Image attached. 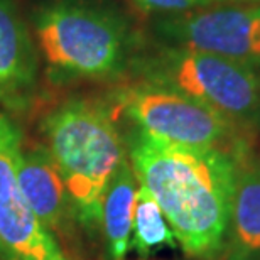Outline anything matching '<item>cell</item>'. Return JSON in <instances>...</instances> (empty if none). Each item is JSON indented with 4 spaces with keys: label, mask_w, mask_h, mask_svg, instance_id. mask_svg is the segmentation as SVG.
Returning a JSON list of instances; mask_svg holds the SVG:
<instances>
[{
    "label": "cell",
    "mask_w": 260,
    "mask_h": 260,
    "mask_svg": "<svg viewBox=\"0 0 260 260\" xmlns=\"http://www.w3.org/2000/svg\"><path fill=\"white\" fill-rule=\"evenodd\" d=\"M123 140L135 178L157 201L178 245L191 257L221 253L245 152L171 144L135 127Z\"/></svg>",
    "instance_id": "1"
},
{
    "label": "cell",
    "mask_w": 260,
    "mask_h": 260,
    "mask_svg": "<svg viewBox=\"0 0 260 260\" xmlns=\"http://www.w3.org/2000/svg\"><path fill=\"white\" fill-rule=\"evenodd\" d=\"M41 130L63 178L78 226L96 238L103 194L127 159L115 112L103 102L73 98L53 108Z\"/></svg>",
    "instance_id": "2"
},
{
    "label": "cell",
    "mask_w": 260,
    "mask_h": 260,
    "mask_svg": "<svg viewBox=\"0 0 260 260\" xmlns=\"http://www.w3.org/2000/svg\"><path fill=\"white\" fill-rule=\"evenodd\" d=\"M34 32L54 83L117 78L130 70L137 48L127 20L98 4L59 0L34 15Z\"/></svg>",
    "instance_id": "3"
},
{
    "label": "cell",
    "mask_w": 260,
    "mask_h": 260,
    "mask_svg": "<svg viewBox=\"0 0 260 260\" xmlns=\"http://www.w3.org/2000/svg\"><path fill=\"white\" fill-rule=\"evenodd\" d=\"M139 80L178 90L205 103L250 135L260 130V71L223 56L157 43L135 53Z\"/></svg>",
    "instance_id": "4"
},
{
    "label": "cell",
    "mask_w": 260,
    "mask_h": 260,
    "mask_svg": "<svg viewBox=\"0 0 260 260\" xmlns=\"http://www.w3.org/2000/svg\"><path fill=\"white\" fill-rule=\"evenodd\" d=\"M110 107L150 137L188 147L250 150L248 134L205 103L173 88L139 80L112 93Z\"/></svg>",
    "instance_id": "5"
},
{
    "label": "cell",
    "mask_w": 260,
    "mask_h": 260,
    "mask_svg": "<svg viewBox=\"0 0 260 260\" xmlns=\"http://www.w3.org/2000/svg\"><path fill=\"white\" fill-rule=\"evenodd\" d=\"M157 43L223 56L260 71V2L216 4L152 20Z\"/></svg>",
    "instance_id": "6"
},
{
    "label": "cell",
    "mask_w": 260,
    "mask_h": 260,
    "mask_svg": "<svg viewBox=\"0 0 260 260\" xmlns=\"http://www.w3.org/2000/svg\"><path fill=\"white\" fill-rule=\"evenodd\" d=\"M22 132L0 112V240L7 260H68L53 233L30 210L19 186Z\"/></svg>",
    "instance_id": "7"
},
{
    "label": "cell",
    "mask_w": 260,
    "mask_h": 260,
    "mask_svg": "<svg viewBox=\"0 0 260 260\" xmlns=\"http://www.w3.org/2000/svg\"><path fill=\"white\" fill-rule=\"evenodd\" d=\"M19 186L36 218L61 243L76 237V216L58 168L46 145L22 149L19 162Z\"/></svg>",
    "instance_id": "8"
},
{
    "label": "cell",
    "mask_w": 260,
    "mask_h": 260,
    "mask_svg": "<svg viewBox=\"0 0 260 260\" xmlns=\"http://www.w3.org/2000/svg\"><path fill=\"white\" fill-rule=\"evenodd\" d=\"M38 80V53L10 0H0V103L22 107Z\"/></svg>",
    "instance_id": "9"
},
{
    "label": "cell",
    "mask_w": 260,
    "mask_h": 260,
    "mask_svg": "<svg viewBox=\"0 0 260 260\" xmlns=\"http://www.w3.org/2000/svg\"><path fill=\"white\" fill-rule=\"evenodd\" d=\"M225 260H260V159L248 150L238 159Z\"/></svg>",
    "instance_id": "10"
},
{
    "label": "cell",
    "mask_w": 260,
    "mask_h": 260,
    "mask_svg": "<svg viewBox=\"0 0 260 260\" xmlns=\"http://www.w3.org/2000/svg\"><path fill=\"white\" fill-rule=\"evenodd\" d=\"M137 191L139 181L128 159H125L108 183L102 201L100 235L103 238V260H127Z\"/></svg>",
    "instance_id": "11"
},
{
    "label": "cell",
    "mask_w": 260,
    "mask_h": 260,
    "mask_svg": "<svg viewBox=\"0 0 260 260\" xmlns=\"http://www.w3.org/2000/svg\"><path fill=\"white\" fill-rule=\"evenodd\" d=\"M176 247H178V240H176L160 206L152 194L144 186L139 184L130 248L137 253L139 260H149L164 248Z\"/></svg>",
    "instance_id": "12"
},
{
    "label": "cell",
    "mask_w": 260,
    "mask_h": 260,
    "mask_svg": "<svg viewBox=\"0 0 260 260\" xmlns=\"http://www.w3.org/2000/svg\"><path fill=\"white\" fill-rule=\"evenodd\" d=\"M132 4L144 14H152L155 17L162 15H178L189 10L216 5V0H132Z\"/></svg>",
    "instance_id": "13"
},
{
    "label": "cell",
    "mask_w": 260,
    "mask_h": 260,
    "mask_svg": "<svg viewBox=\"0 0 260 260\" xmlns=\"http://www.w3.org/2000/svg\"><path fill=\"white\" fill-rule=\"evenodd\" d=\"M218 4H230V2H260V0H216Z\"/></svg>",
    "instance_id": "14"
},
{
    "label": "cell",
    "mask_w": 260,
    "mask_h": 260,
    "mask_svg": "<svg viewBox=\"0 0 260 260\" xmlns=\"http://www.w3.org/2000/svg\"><path fill=\"white\" fill-rule=\"evenodd\" d=\"M0 260H7V253H5V248H4L2 240H0Z\"/></svg>",
    "instance_id": "15"
}]
</instances>
